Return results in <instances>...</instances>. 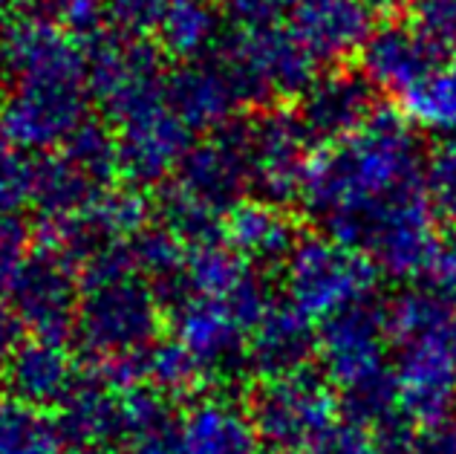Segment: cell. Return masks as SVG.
<instances>
[{
  "label": "cell",
  "instance_id": "obj_23",
  "mask_svg": "<svg viewBox=\"0 0 456 454\" xmlns=\"http://www.w3.org/2000/svg\"><path fill=\"white\" fill-rule=\"evenodd\" d=\"M29 191V171L4 139H0V211H12Z\"/></svg>",
  "mask_w": 456,
  "mask_h": 454
},
{
  "label": "cell",
  "instance_id": "obj_24",
  "mask_svg": "<svg viewBox=\"0 0 456 454\" xmlns=\"http://www.w3.org/2000/svg\"><path fill=\"white\" fill-rule=\"evenodd\" d=\"M297 0H228L240 18L251 27H272L283 15H292Z\"/></svg>",
  "mask_w": 456,
  "mask_h": 454
},
{
  "label": "cell",
  "instance_id": "obj_6",
  "mask_svg": "<svg viewBox=\"0 0 456 454\" xmlns=\"http://www.w3.org/2000/svg\"><path fill=\"white\" fill-rule=\"evenodd\" d=\"M448 50L430 41L411 21H390L376 27L367 46L358 55L362 73L379 93L402 99L407 90L422 85L445 62Z\"/></svg>",
  "mask_w": 456,
  "mask_h": 454
},
{
  "label": "cell",
  "instance_id": "obj_10",
  "mask_svg": "<svg viewBox=\"0 0 456 454\" xmlns=\"http://www.w3.org/2000/svg\"><path fill=\"white\" fill-rule=\"evenodd\" d=\"M312 136L301 116H269L251 134V174L272 197L301 194L304 177L312 160Z\"/></svg>",
  "mask_w": 456,
  "mask_h": 454
},
{
  "label": "cell",
  "instance_id": "obj_20",
  "mask_svg": "<svg viewBox=\"0 0 456 454\" xmlns=\"http://www.w3.org/2000/svg\"><path fill=\"white\" fill-rule=\"evenodd\" d=\"M422 186L439 218L456 223V134L445 136L425 157Z\"/></svg>",
  "mask_w": 456,
  "mask_h": 454
},
{
  "label": "cell",
  "instance_id": "obj_5",
  "mask_svg": "<svg viewBox=\"0 0 456 454\" xmlns=\"http://www.w3.org/2000/svg\"><path fill=\"white\" fill-rule=\"evenodd\" d=\"M393 391L402 420L425 428L456 423V359L448 330L402 344L393 362Z\"/></svg>",
  "mask_w": 456,
  "mask_h": 454
},
{
  "label": "cell",
  "instance_id": "obj_12",
  "mask_svg": "<svg viewBox=\"0 0 456 454\" xmlns=\"http://www.w3.org/2000/svg\"><path fill=\"white\" fill-rule=\"evenodd\" d=\"M318 356V330L312 321L297 313L295 307H278L269 310L255 333V348L251 359L266 376H289L309 370V359Z\"/></svg>",
  "mask_w": 456,
  "mask_h": 454
},
{
  "label": "cell",
  "instance_id": "obj_2",
  "mask_svg": "<svg viewBox=\"0 0 456 454\" xmlns=\"http://www.w3.org/2000/svg\"><path fill=\"white\" fill-rule=\"evenodd\" d=\"M381 272L364 252L335 237L297 241L286 258V295L309 321H327L373 298Z\"/></svg>",
  "mask_w": 456,
  "mask_h": 454
},
{
  "label": "cell",
  "instance_id": "obj_25",
  "mask_svg": "<svg viewBox=\"0 0 456 454\" xmlns=\"http://www.w3.org/2000/svg\"><path fill=\"white\" fill-rule=\"evenodd\" d=\"M23 241L20 232L12 229L6 220H0V286L4 284H15L18 272L23 269Z\"/></svg>",
  "mask_w": 456,
  "mask_h": 454
},
{
  "label": "cell",
  "instance_id": "obj_22",
  "mask_svg": "<svg viewBox=\"0 0 456 454\" xmlns=\"http://www.w3.org/2000/svg\"><path fill=\"white\" fill-rule=\"evenodd\" d=\"M312 454H390V451L384 449L373 428L353 420H341L321 440Z\"/></svg>",
  "mask_w": 456,
  "mask_h": 454
},
{
  "label": "cell",
  "instance_id": "obj_3",
  "mask_svg": "<svg viewBox=\"0 0 456 454\" xmlns=\"http://www.w3.org/2000/svg\"><path fill=\"white\" fill-rule=\"evenodd\" d=\"M390 330L384 304L364 301L327 318L318 330V362L323 379L335 385L344 400L384 385L393 376Z\"/></svg>",
  "mask_w": 456,
  "mask_h": 454
},
{
  "label": "cell",
  "instance_id": "obj_26",
  "mask_svg": "<svg viewBox=\"0 0 456 454\" xmlns=\"http://www.w3.org/2000/svg\"><path fill=\"white\" fill-rule=\"evenodd\" d=\"M407 454H456V423L419 432Z\"/></svg>",
  "mask_w": 456,
  "mask_h": 454
},
{
  "label": "cell",
  "instance_id": "obj_19",
  "mask_svg": "<svg viewBox=\"0 0 456 454\" xmlns=\"http://www.w3.org/2000/svg\"><path fill=\"white\" fill-rule=\"evenodd\" d=\"M0 454H55V432L29 411V405H4Z\"/></svg>",
  "mask_w": 456,
  "mask_h": 454
},
{
  "label": "cell",
  "instance_id": "obj_11",
  "mask_svg": "<svg viewBox=\"0 0 456 454\" xmlns=\"http://www.w3.org/2000/svg\"><path fill=\"white\" fill-rule=\"evenodd\" d=\"M93 298L81 310V333L99 351H125L122 344H136L148 336L153 325L151 298L142 286L122 278H95Z\"/></svg>",
  "mask_w": 456,
  "mask_h": 454
},
{
  "label": "cell",
  "instance_id": "obj_7",
  "mask_svg": "<svg viewBox=\"0 0 456 454\" xmlns=\"http://www.w3.org/2000/svg\"><path fill=\"white\" fill-rule=\"evenodd\" d=\"M289 32L315 64L358 58L376 32V9L367 0H297Z\"/></svg>",
  "mask_w": 456,
  "mask_h": 454
},
{
  "label": "cell",
  "instance_id": "obj_27",
  "mask_svg": "<svg viewBox=\"0 0 456 454\" xmlns=\"http://www.w3.org/2000/svg\"><path fill=\"white\" fill-rule=\"evenodd\" d=\"M18 333H20V318L12 310L0 307V370H9L15 353L20 351Z\"/></svg>",
  "mask_w": 456,
  "mask_h": 454
},
{
  "label": "cell",
  "instance_id": "obj_13",
  "mask_svg": "<svg viewBox=\"0 0 456 454\" xmlns=\"http://www.w3.org/2000/svg\"><path fill=\"white\" fill-rule=\"evenodd\" d=\"M18 318L41 327L44 339H55L73 318V281L53 258H38L23 264L15 278Z\"/></svg>",
  "mask_w": 456,
  "mask_h": 454
},
{
  "label": "cell",
  "instance_id": "obj_29",
  "mask_svg": "<svg viewBox=\"0 0 456 454\" xmlns=\"http://www.w3.org/2000/svg\"><path fill=\"white\" fill-rule=\"evenodd\" d=\"M448 342H451V351H453V359H456V318L451 321V327H448Z\"/></svg>",
  "mask_w": 456,
  "mask_h": 454
},
{
  "label": "cell",
  "instance_id": "obj_28",
  "mask_svg": "<svg viewBox=\"0 0 456 454\" xmlns=\"http://www.w3.org/2000/svg\"><path fill=\"white\" fill-rule=\"evenodd\" d=\"M367 4L373 6L376 12H390V9H395V6L407 4V0H367Z\"/></svg>",
  "mask_w": 456,
  "mask_h": 454
},
{
  "label": "cell",
  "instance_id": "obj_16",
  "mask_svg": "<svg viewBox=\"0 0 456 454\" xmlns=\"http://www.w3.org/2000/svg\"><path fill=\"white\" fill-rule=\"evenodd\" d=\"M228 237L246 258H289L297 246L295 223L278 206H240L228 223Z\"/></svg>",
  "mask_w": 456,
  "mask_h": 454
},
{
  "label": "cell",
  "instance_id": "obj_1",
  "mask_svg": "<svg viewBox=\"0 0 456 454\" xmlns=\"http://www.w3.org/2000/svg\"><path fill=\"white\" fill-rule=\"evenodd\" d=\"M399 107H379L344 139L312 151L301 186L306 211L346 246L399 197L422 188L425 153Z\"/></svg>",
  "mask_w": 456,
  "mask_h": 454
},
{
  "label": "cell",
  "instance_id": "obj_8",
  "mask_svg": "<svg viewBox=\"0 0 456 454\" xmlns=\"http://www.w3.org/2000/svg\"><path fill=\"white\" fill-rule=\"evenodd\" d=\"M312 58L289 29L255 27L240 46V76L255 95H304L318 78Z\"/></svg>",
  "mask_w": 456,
  "mask_h": 454
},
{
  "label": "cell",
  "instance_id": "obj_15",
  "mask_svg": "<svg viewBox=\"0 0 456 454\" xmlns=\"http://www.w3.org/2000/svg\"><path fill=\"white\" fill-rule=\"evenodd\" d=\"M395 107L413 128L434 130V134H456V46L448 50L445 62L422 85L407 90Z\"/></svg>",
  "mask_w": 456,
  "mask_h": 454
},
{
  "label": "cell",
  "instance_id": "obj_21",
  "mask_svg": "<svg viewBox=\"0 0 456 454\" xmlns=\"http://www.w3.org/2000/svg\"><path fill=\"white\" fill-rule=\"evenodd\" d=\"M407 21L445 50L456 46V0H407Z\"/></svg>",
  "mask_w": 456,
  "mask_h": 454
},
{
  "label": "cell",
  "instance_id": "obj_18",
  "mask_svg": "<svg viewBox=\"0 0 456 454\" xmlns=\"http://www.w3.org/2000/svg\"><path fill=\"white\" fill-rule=\"evenodd\" d=\"M12 388L23 402H41L64 397L69 391V365L64 353L50 339L38 344H23L9 365Z\"/></svg>",
  "mask_w": 456,
  "mask_h": 454
},
{
  "label": "cell",
  "instance_id": "obj_4",
  "mask_svg": "<svg viewBox=\"0 0 456 454\" xmlns=\"http://www.w3.org/2000/svg\"><path fill=\"white\" fill-rule=\"evenodd\" d=\"M338 414L341 402L335 400L330 382L301 370L272 379L260 391L255 425L272 449L301 454L315 451L321 440L341 423Z\"/></svg>",
  "mask_w": 456,
  "mask_h": 454
},
{
  "label": "cell",
  "instance_id": "obj_9",
  "mask_svg": "<svg viewBox=\"0 0 456 454\" xmlns=\"http://www.w3.org/2000/svg\"><path fill=\"white\" fill-rule=\"evenodd\" d=\"M376 111V87L362 73L332 70L327 76H318L304 93L301 122L318 148L353 134Z\"/></svg>",
  "mask_w": 456,
  "mask_h": 454
},
{
  "label": "cell",
  "instance_id": "obj_17",
  "mask_svg": "<svg viewBox=\"0 0 456 454\" xmlns=\"http://www.w3.org/2000/svg\"><path fill=\"white\" fill-rule=\"evenodd\" d=\"M185 454H255V425L232 405H206L183 432Z\"/></svg>",
  "mask_w": 456,
  "mask_h": 454
},
{
  "label": "cell",
  "instance_id": "obj_30",
  "mask_svg": "<svg viewBox=\"0 0 456 454\" xmlns=\"http://www.w3.org/2000/svg\"><path fill=\"white\" fill-rule=\"evenodd\" d=\"M81 454H102V451H99V449H84Z\"/></svg>",
  "mask_w": 456,
  "mask_h": 454
},
{
  "label": "cell",
  "instance_id": "obj_14",
  "mask_svg": "<svg viewBox=\"0 0 456 454\" xmlns=\"http://www.w3.org/2000/svg\"><path fill=\"white\" fill-rule=\"evenodd\" d=\"M456 318V301L436 293L428 284H404L387 304H384V321H387L393 344H411L419 339L439 336Z\"/></svg>",
  "mask_w": 456,
  "mask_h": 454
}]
</instances>
